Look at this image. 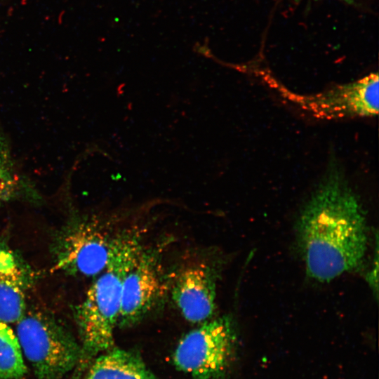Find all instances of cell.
<instances>
[{"instance_id": "cell-10", "label": "cell", "mask_w": 379, "mask_h": 379, "mask_svg": "<svg viewBox=\"0 0 379 379\" xmlns=\"http://www.w3.org/2000/svg\"><path fill=\"white\" fill-rule=\"evenodd\" d=\"M82 379H159L135 352L113 347L96 357Z\"/></svg>"}, {"instance_id": "cell-12", "label": "cell", "mask_w": 379, "mask_h": 379, "mask_svg": "<svg viewBox=\"0 0 379 379\" xmlns=\"http://www.w3.org/2000/svg\"><path fill=\"white\" fill-rule=\"evenodd\" d=\"M27 372L16 334L0 320V378L20 379Z\"/></svg>"}, {"instance_id": "cell-7", "label": "cell", "mask_w": 379, "mask_h": 379, "mask_svg": "<svg viewBox=\"0 0 379 379\" xmlns=\"http://www.w3.org/2000/svg\"><path fill=\"white\" fill-rule=\"evenodd\" d=\"M216 279L215 269L204 261L187 264L178 271L172 285V298L187 321L201 324L212 319Z\"/></svg>"}, {"instance_id": "cell-5", "label": "cell", "mask_w": 379, "mask_h": 379, "mask_svg": "<svg viewBox=\"0 0 379 379\" xmlns=\"http://www.w3.org/2000/svg\"><path fill=\"white\" fill-rule=\"evenodd\" d=\"M116 236L98 222H74L60 239L55 269L87 277L99 274L107 266Z\"/></svg>"}, {"instance_id": "cell-11", "label": "cell", "mask_w": 379, "mask_h": 379, "mask_svg": "<svg viewBox=\"0 0 379 379\" xmlns=\"http://www.w3.org/2000/svg\"><path fill=\"white\" fill-rule=\"evenodd\" d=\"M24 196H36L34 185L18 169L8 140L0 131V206Z\"/></svg>"}, {"instance_id": "cell-6", "label": "cell", "mask_w": 379, "mask_h": 379, "mask_svg": "<svg viewBox=\"0 0 379 379\" xmlns=\"http://www.w3.org/2000/svg\"><path fill=\"white\" fill-rule=\"evenodd\" d=\"M159 252L142 248L126 273L117 326H132L145 317L166 292Z\"/></svg>"}, {"instance_id": "cell-13", "label": "cell", "mask_w": 379, "mask_h": 379, "mask_svg": "<svg viewBox=\"0 0 379 379\" xmlns=\"http://www.w3.org/2000/svg\"><path fill=\"white\" fill-rule=\"evenodd\" d=\"M350 5H357L358 0H338Z\"/></svg>"}, {"instance_id": "cell-3", "label": "cell", "mask_w": 379, "mask_h": 379, "mask_svg": "<svg viewBox=\"0 0 379 379\" xmlns=\"http://www.w3.org/2000/svg\"><path fill=\"white\" fill-rule=\"evenodd\" d=\"M16 335L38 379H62L81 360L80 343L46 314H25L17 322Z\"/></svg>"}, {"instance_id": "cell-1", "label": "cell", "mask_w": 379, "mask_h": 379, "mask_svg": "<svg viewBox=\"0 0 379 379\" xmlns=\"http://www.w3.org/2000/svg\"><path fill=\"white\" fill-rule=\"evenodd\" d=\"M298 244L307 274L330 281L359 267L368 250L361 201L340 170L329 168L300 215Z\"/></svg>"}, {"instance_id": "cell-8", "label": "cell", "mask_w": 379, "mask_h": 379, "mask_svg": "<svg viewBox=\"0 0 379 379\" xmlns=\"http://www.w3.org/2000/svg\"><path fill=\"white\" fill-rule=\"evenodd\" d=\"M378 74L338 86L311 98L307 107L326 117H373L378 112Z\"/></svg>"}, {"instance_id": "cell-9", "label": "cell", "mask_w": 379, "mask_h": 379, "mask_svg": "<svg viewBox=\"0 0 379 379\" xmlns=\"http://www.w3.org/2000/svg\"><path fill=\"white\" fill-rule=\"evenodd\" d=\"M25 276L14 253L0 245V320L17 323L25 314Z\"/></svg>"}, {"instance_id": "cell-4", "label": "cell", "mask_w": 379, "mask_h": 379, "mask_svg": "<svg viewBox=\"0 0 379 379\" xmlns=\"http://www.w3.org/2000/svg\"><path fill=\"white\" fill-rule=\"evenodd\" d=\"M236 349L235 326L225 315L186 333L175 348L173 364L194 379H222L233 364Z\"/></svg>"}, {"instance_id": "cell-2", "label": "cell", "mask_w": 379, "mask_h": 379, "mask_svg": "<svg viewBox=\"0 0 379 379\" xmlns=\"http://www.w3.org/2000/svg\"><path fill=\"white\" fill-rule=\"evenodd\" d=\"M142 248L138 232L117 234L107 266L78 306L76 322L81 347L80 368H86L92 359L114 347L124 279Z\"/></svg>"}]
</instances>
